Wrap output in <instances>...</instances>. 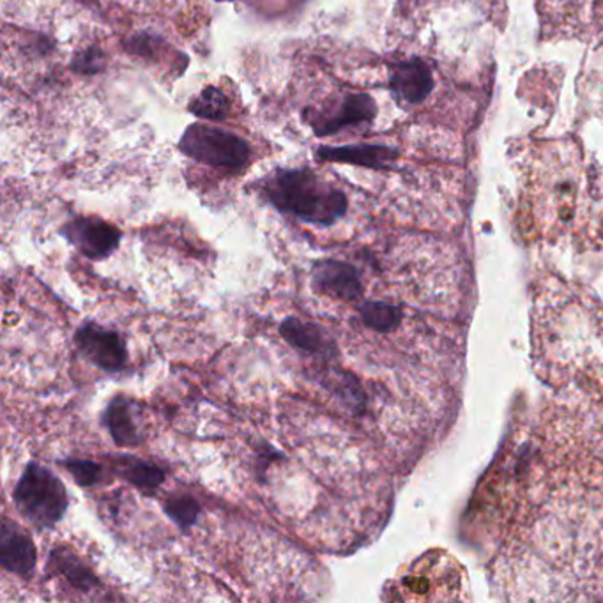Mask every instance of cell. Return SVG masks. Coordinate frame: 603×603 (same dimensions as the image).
<instances>
[{
	"label": "cell",
	"mask_w": 603,
	"mask_h": 603,
	"mask_svg": "<svg viewBox=\"0 0 603 603\" xmlns=\"http://www.w3.org/2000/svg\"><path fill=\"white\" fill-rule=\"evenodd\" d=\"M478 488L503 600H603V393L552 388Z\"/></svg>",
	"instance_id": "cell-1"
},
{
	"label": "cell",
	"mask_w": 603,
	"mask_h": 603,
	"mask_svg": "<svg viewBox=\"0 0 603 603\" xmlns=\"http://www.w3.org/2000/svg\"><path fill=\"white\" fill-rule=\"evenodd\" d=\"M531 360L548 388L603 390V303L547 274L533 292Z\"/></svg>",
	"instance_id": "cell-2"
},
{
	"label": "cell",
	"mask_w": 603,
	"mask_h": 603,
	"mask_svg": "<svg viewBox=\"0 0 603 603\" xmlns=\"http://www.w3.org/2000/svg\"><path fill=\"white\" fill-rule=\"evenodd\" d=\"M259 192L280 213L319 227H331L349 210L346 193L310 168H276L259 183Z\"/></svg>",
	"instance_id": "cell-3"
},
{
	"label": "cell",
	"mask_w": 603,
	"mask_h": 603,
	"mask_svg": "<svg viewBox=\"0 0 603 603\" xmlns=\"http://www.w3.org/2000/svg\"><path fill=\"white\" fill-rule=\"evenodd\" d=\"M402 599L424 602H473L466 568L451 552L434 548L402 577Z\"/></svg>",
	"instance_id": "cell-4"
},
{
	"label": "cell",
	"mask_w": 603,
	"mask_h": 603,
	"mask_svg": "<svg viewBox=\"0 0 603 603\" xmlns=\"http://www.w3.org/2000/svg\"><path fill=\"white\" fill-rule=\"evenodd\" d=\"M13 500L20 515L41 529L60 523L69 506L65 484L38 463L27 464L14 485Z\"/></svg>",
	"instance_id": "cell-5"
},
{
	"label": "cell",
	"mask_w": 603,
	"mask_h": 603,
	"mask_svg": "<svg viewBox=\"0 0 603 603\" xmlns=\"http://www.w3.org/2000/svg\"><path fill=\"white\" fill-rule=\"evenodd\" d=\"M177 147L195 162L225 171H241L252 158L249 142L234 133L207 125L188 126Z\"/></svg>",
	"instance_id": "cell-6"
},
{
	"label": "cell",
	"mask_w": 603,
	"mask_h": 603,
	"mask_svg": "<svg viewBox=\"0 0 603 603\" xmlns=\"http://www.w3.org/2000/svg\"><path fill=\"white\" fill-rule=\"evenodd\" d=\"M377 116V105L372 96L351 93L339 101H330L324 107H310L303 111V119L312 128L315 137H331L346 128H361L372 125Z\"/></svg>",
	"instance_id": "cell-7"
},
{
	"label": "cell",
	"mask_w": 603,
	"mask_h": 603,
	"mask_svg": "<svg viewBox=\"0 0 603 603\" xmlns=\"http://www.w3.org/2000/svg\"><path fill=\"white\" fill-rule=\"evenodd\" d=\"M75 343L80 354L104 372H123L128 364L125 340L117 331L107 330L104 325L95 322L81 324L75 333Z\"/></svg>",
	"instance_id": "cell-8"
},
{
	"label": "cell",
	"mask_w": 603,
	"mask_h": 603,
	"mask_svg": "<svg viewBox=\"0 0 603 603\" xmlns=\"http://www.w3.org/2000/svg\"><path fill=\"white\" fill-rule=\"evenodd\" d=\"M60 236L66 237L84 257L104 261L119 249L123 232L105 220L81 216L69 220L65 227L60 228Z\"/></svg>",
	"instance_id": "cell-9"
},
{
	"label": "cell",
	"mask_w": 603,
	"mask_h": 603,
	"mask_svg": "<svg viewBox=\"0 0 603 603\" xmlns=\"http://www.w3.org/2000/svg\"><path fill=\"white\" fill-rule=\"evenodd\" d=\"M312 289L317 294L354 303L363 298V276L354 264L325 259L312 268Z\"/></svg>",
	"instance_id": "cell-10"
},
{
	"label": "cell",
	"mask_w": 603,
	"mask_h": 603,
	"mask_svg": "<svg viewBox=\"0 0 603 603\" xmlns=\"http://www.w3.org/2000/svg\"><path fill=\"white\" fill-rule=\"evenodd\" d=\"M38 563L35 542L18 524L9 518L0 527V565L9 574L30 577Z\"/></svg>",
	"instance_id": "cell-11"
},
{
	"label": "cell",
	"mask_w": 603,
	"mask_h": 603,
	"mask_svg": "<svg viewBox=\"0 0 603 603\" xmlns=\"http://www.w3.org/2000/svg\"><path fill=\"white\" fill-rule=\"evenodd\" d=\"M434 89L432 71L420 59L400 60L391 66L390 90L397 101L418 105Z\"/></svg>",
	"instance_id": "cell-12"
},
{
	"label": "cell",
	"mask_w": 603,
	"mask_h": 603,
	"mask_svg": "<svg viewBox=\"0 0 603 603\" xmlns=\"http://www.w3.org/2000/svg\"><path fill=\"white\" fill-rule=\"evenodd\" d=\"M317 159L321 162L347 163L356 167L386 171L397 159V150L382 144H356V146L330 147L322 146L315 150Z\"/></svg>",
	"instance_id": "cell-13"
},
{
	"label": "cell",
	"mask_w": 603,
	"mask_h": 603,
	"mask_svg": "<svg viewBox=\"0 0 603 603\" xmlns=\"http://www.w3.org/2000/svg\"><path fill=\"white\" fill-rule=\"evenodd\" d=\"M280 334L289 346L303 354L324 356V358L339 356L337 343L328 337V333L319 325L303 321L300 317H288L280 324Z\"/></svg>",
	"instance_id": "cell-14"
},
{
	"label": "cell",
	"mask_w": 603,
	"mask_h": 603,
	"mask_svg": "<svg viewBox=\"0 0 603 603\" xmlns=\"http://www.w3.org/2000/svg\"><path fill=\"white\" fill-rule=\"evenodd\" d=\"M101 421L107 427L111 441L120 448H133L144 441L140 428L135 421V403L125 395L111 398L101 416Z\"/></svg>",
	"instance_id": "cell-15"
},
{
	"label": "cell",
	"mask_w": 603,
	"mask_h": 603,
	"mask_svg": "<svg viewBox=\"0 0 603 603\" xmlns=\"http://www.w3.org/2000/svg\"><path fill=\"white\" fill-rule=\"evenodd\" d=\"M117 473H119L128 484H132L133 487L138 488V490L144 494L156 493V490L162 487L165 478H167L163 467L147 463V460H142V458L129 457V455L119 458V463H117Z\"/></svg>",
	"instance_id": "cell-16"
},
{
	"label": "cell",
	"mask_w": 603,
	"mask_h": 603,
	"mask_svg": "<svg viewBox=\"0 0 603 603\" xmlns=\"http://www.w3.org/2000/svg\"><path fill=\"white\" fill-rule=\"evenodd\" d=\"M48 565L54 568L56 574L62 575L71 586L78 587L80 591H90V587L98 586V578L95 577V574L68 548H54Z\"/></svg>",
	"instance_id": "cell-17"
},
{
	"label": "cell",
	"mask_w": 603,
	"mask_h": 603,
	"mask_svg": "<svg viewBox=\"0 0 603 603\" xmlns=\"http://www.w3.org/2000/svg\"><path fill=\"white\" fill-rule=\"evenodd\" d=\"M188 110L202 119L225 120L231 114V104L220 87L207 86L202 89L201 95L192 99Z\"/></svg>",
	"instance_id": "cell-18"
},
{
	"label": "cell",
	"mask_w": 603,
	"mask_h": 603,
	"mask_svg": "<svg viewBox=\"0 0 603 603\" xmlns=\"http://www.w3.org/2000/svg\"><path fill=\"white\" fill-rule=\"evenodd\" d=\"M165 514L168 515L172 523L176 524L183 531L192 529L197 524L198 515L202 508L197 499L192 496H176L168 499L163 506Z\"/></svg>",
	"instance_id": "cell-19"
},
{
	"label": "cell",
	"mask_w": 603,
	"mask_h": 603,
	"mask_svg": "<svg viewBox=\"0 0 603 603\" xmlns=\"http://www.w3.org/2000/svg\"><path fill=\"white\" fill-rule=\"evenodd\" d=\"M60 466L65 467L69 475L74 476L80 487H95L101 479V466L95 460H84V458H68L62 460Z\"/></svg>",
	"instance_id": "cell-20"
},
{
	"label": "cell",
	"mask_w": 603,
	"mask_h": 603,
	"mask_svg": "<svg viewBox=\"0 0 603 603\" xmlns=\"http://www.w3.org/2000/svg\"><path fill=\"white\" fill-rule=\"evenodd\" d=\"M69 66H71L75 74L98 75L101 74L105 66H107V57H105L101 48L89 47L86 48V50H81L80 54H77Z\"/></svg>",
	"instance_id": "cell-21"
}]
</instances>
